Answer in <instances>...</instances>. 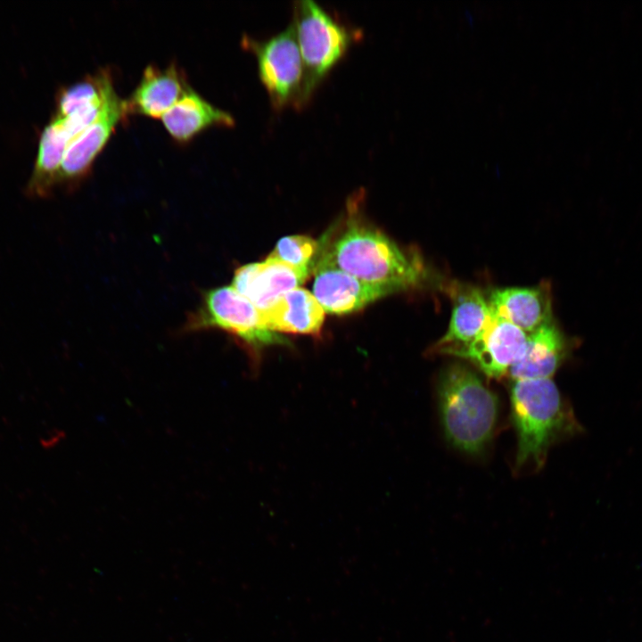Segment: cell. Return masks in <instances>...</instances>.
<instances>
[{
  "mask_svg": "<svg viewBox=\"0 0 642 642\" xmlns=\"http://www.w3.org/2000/svg\"><path fill=\"white\" fill-rule=\"evenodd\" d=\"M453 303L449 328L435 344V352L454 355L468 345L486 326L491 310L482 292L473 285L454 283L449 289Z\"/></svg>",
  "mask_w": 642,
  "mask_h": 642,
  "instance_id": "cell-12",
  "label": "cell"
},
{
  "mask_svg": "<svg viewBox=\"0 0 642 642\" xmlns=\"http://www.w3.org/2000/svg\"><path fill=\"white\" fill-rule=\"evenodd\" d=\"M491 311L526 334L553 322L547 285L506 287L493 290L488 300Z\"/></svg>",
  "mask_w": 642,
  "mask_h": 642,
  "instance_id": "cell-13",
  "label": "cell"
},
{
  "mask_svg": "<svg viewBox=\"0 0 642 642\" xmlns=\"http://www.w3.org/2000/svg\"><path fill=\"white\" fill-rule=\"evenodd\" d=\"M292 23L304 67L302 108L361 34L312 0L294 2Z\"/></svg>",
  "mask_w": 642,
  "mask_h": 642,
  "instance_id": "cell-4",
  "label": "cell"
},
{
  "mask_svg": "<svg viewBox=\"0 0 642 642\" xmlns=\"http://www.w3.org/2000/svg\"><path fill=\"white\" fill-rule=\"evenodd\" d=\"M190 88L184 70L177 63L165 68L150 64L126 100L128 113L160 119Z\"/></svg>",
  "mask_w": 642,
  "mask_h": 642,
  "instance_id": "cell-11",
  "label": "cell"
},
{
  "mask_svg": "<svg viewBox=\"0 0 642 642\" xmlns=\"http://www.w3.org/2000/svg\"><path fill=\"white\" fill-rule=\"evenodd\" d=\"M308 275L273 259L238 267L231 286L259 311L270 307L282 294L300 287Z\"/></svg>",
  "mask_w": 642,
  "mask_h": 642,
  "instance_id": "cell-10",
  "label": "cell"
},
{
  "mask_svg": "<svg viewBox=\"0 0 642 642\" xmlns=\"http://www.w3.org/2000/svg\"><path fill=\"white\" fill-rule=\"evenodd\" d=\"M319 248L320 243L308 235H287L278 240L268 258L281 261L309 276Z\"/></svg>",
  "mask_w": 642,
  "mask_h": 642,
  "instance_id": "cell-18",
  "label": "cell"
},
{
  "mask_svg": "<svg viewBox=\"0 0 642 642\" xmlns=\"http://www.w3.org/2000/svg\"><path fill=\"white\" fill-rule=\"evenodd\" d=\"M259 312L269 331L313 335L319 334L325 313L313 293L301 287L286 292Z\"/></svg>",
  "mask_w": 642,
  "mask_h": 642,
  "instance_id": "cell-15",
  "label": "cell"
},
{
  "mask_svg": "<svg viewBox=\"0 0 642 642\" xmlns=\"http://www.w3.org/2000/svg\"><path fill=\"white\" fill-rule=\"evenodd\" d=\"M241 43L256 57L259 77L273 108L300 109L304 67L293 24L263 40L244 35Z\"/></svg>",
  "mask_w": 642,
  "mask_h": 642,
  "instance_id": "cell-6",
  "label": "cell"
},
{
  "mask_svg": "<svg viewBox=\"0 0 642 642\" xmlns=\"http://www.w3.org/2000/svg\"><path fill=\"white\" fill-rule=\"evenodd\" d=\"M510 399L519 467L527 462L540 465L553 442L583 431L551 378L514 380Z\"/></svg>",
  "mask_w": 642,
  "mask_h": 642,
  "instance_id": "cell-2",
  "label": "cell"
},
{
  "mask_svg": "<svg viewBox=\"0 0 642 642\" xmlns=\"http://www.w3.org/2000/svg\"><path fill=\"white\" fill-rule=\"evenodd\" d=\"M169 136L185 144L210 128L235 126L234 117L213 105L192 87L161 118Z\"/></svg>",
  "mask_w": 642,
  "mask_h": 642,
  "instance_id": "cell-14",
  "label": "cell"
},
{
  "mask_svg": "<svg viewBox=\"0 0 642 642\" xmlns=\"http://www.w3.org/2000/svg\"><path fill=\"white\" fill-rule=\"evenodd\" d=\"M569 350L568 342L553 321L528 334L522 356L508 373L514 380L551 378Z\"/></svg>",
  "mask_w": 642,
  "mask_h": 642,
  "instance_id": "cell-16",
  "label": "cell"
},
{
  "mask_svg": "<svg viewBox=\"0 0 642 642\" xmlns=\"http://www.w3.org/2000/svg\"><path fill=\"white\" fill-rule=\"evenodd\" d=\"M362 201V192L350 196L345 226L333 241L323 239L317 256L361 281L395 292L419 285L424 277L420 257L365 222L359 211Z\"/></svg>",
  "mask_w": 642,
  "mask_h": 642,
  "instance_id": "cell-1",
  "label": "cell"
},
{
  "mask_svg": "<svg viewBox=\"0 0 642 642\" xmlns=\"http://www.w3.org/2000/svg\"><path fill=\"white\" fill-rule=\"evenodd\" d=\"M313 272V295L326 313H353L395 292L388 287L361 281L321 256H317Z\"/></svg>",
  "mask_w": 642,
  "mask_h": 642,
  "instance_id": "cell-9",
  "label": "cell"
},
{
  "mask_svg": "<svg viewBox=\"0 0 642 642\" xmlns=\"http://www.w3.org/2000/svg\"><path fill=\"white\" fill-rule=\"evenodd\" d=\"M527 337L523 331L491 311L483 330L453 356L469 360L490 377L499 378L522 356Z\"/></svg>",
  "mask_w": 642,
  "mask_h": 642,
  "instance_id": "cell-8",
  "label": "cell"
},
{
  "mask_svg": "<svg viewBox=\"0 0 642 642\" xmlns=\"http://www.w3.org/2000/svg\"><path fill=\"white\" fill-rule=\"evenodd\" d=\"M221 330L236 337L258 363L264 346L286 344L284 338L264 325L259 310L232 286L204 292L200 305L190 313L182 332Z\"/></svg>",
  "mask_w": 642,
  "mask_h": 642,
  "instance_id": "cell-5",
  "label": "cell"
},
{
  "mask_svg": "<svg viewBox=\"0 0 642 642\" xmlns=\"http://www.w3.org/2000/svg\"><path fill=\"white\" fill-rule=\"evenodd\" d=\"M438 392L448 440L470 454L482 450L497 422V396L476 373L460 363L449 365L443 370Z\"/></svg>",
  "mask_w": 642,
  "mask_h": 642,
  "instance_id": "cell-3",
  "label": "cell"
},
{
  "mask_svg": "<svg viewBox=\"0 0 642 642\" xmlns=\"http://www.w3.org/2000/svg\"><path fill=\"white\" fill-rule=\"evenodd\" d=\"M128 116L126 100L119 96L114 86H111L96 118L68 146L60 167L58 185L64 184L71 188L83 180L118 126L126 121Z\"/></svg>",
  "mask_w": 642,
  "mask_h": 642,
  "instance_id": "cell-7",
  "label": "cell"
},
{
  "mask_svg": "<svg viewBox=\"0 0 642 642\" xmlns=\"http://www.w3.org/2000/svg\"><path fill=\"white\" fill-rule=\"evenodd\" d=\"M80 134L66 119L53 117L39 141L35 169L27 186L33 197H47L58 185L60 167L70 144Z\"/></svg>",
  "mask_w": 642,
  "mask_h": 642,
  "instance_id": "cell-17",
  "label": "cell"
}]
</instances>
